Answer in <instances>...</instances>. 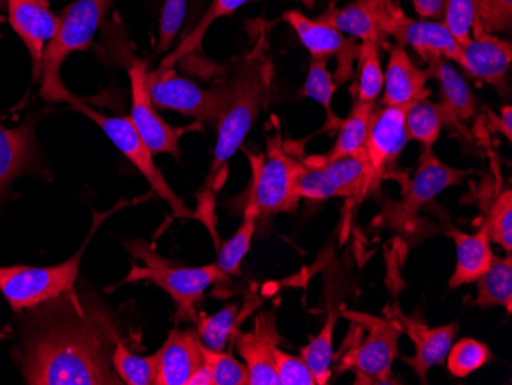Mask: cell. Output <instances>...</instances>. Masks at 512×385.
<instances>
[{
	"mask_svg": "<svg viewBox=\"0 0 512 385\" xmlns=\"http://www.w3.org/2000/svg\"><path fill=\"white\" fill-rule=\"evenodd\" d=\"M109 316L74 300L71 310L34 326L23 350V378L37 385L122 384L108 358L115 341Z\"/></svg>",
	"mask_w": 512,
	"mask_h": 385,
	"instance_id": "1",
	"label": "cell"
},
{
	"mask_svg": "<svg viewBox=\"0 0 512 385\" xmlns=\"http://www.w3.org/2000/svg\"><path fill=\"white\" fill-rule=\"evenodd\" d=\"M266 48V33L260 28L255 47L238 65L230 82L232 100L217 125V145L207 177V192L217 189L221 178L226 175L227 162L240 151L253 123L269 102L273 65L267 57Z\"/></svg>",
	"mask_w": 512,
	"mask_h": 385,
	"instance_id": "2",
	"label": "cell"
},
{
	"mask_svg": "<svg viewBox=\"0 0 512 385\" xmlns=\"http://www.w3.org/2000/svg\"><path fill=\"white\" fill-rule=\"evenodd\" d=\"M126 251L131 254L132 267L123 284L149 281L165 290L175 303V320L197 321V306L204 292L214 284L229 283V275L215 264L189 267L160 257L142 240L125 241Z\"/></svg>",
	"mask_w": 512,
	"mask_h": 385,
	"instance_id": "3",
	"label": "cell"
},
{
	"mask_svg": "<svg viewBox=\"0 0 512 385\" xmlns=\"http://www.w3.org/2000/svg\"><path fill=\"white\" fill-rule=\"evenodd\" d=\"M266 155H249L252 180L246 192V203H253L258 212V223L267 224L275 215L296 211L299 206L296 177L299 160L287 152L283 139L276 128L275 134L267 135Z\"/></svg>",
	"mask_w": 512,
	"mask_h": 385,
	"instance_id": "4",
	"label": "cell"
},
{
	"mask_svg": "<svg viewBox=\"0 0 512 385\" xmlns=\"http://www.w3.org/2000/svg\"><path fill=\"white\" fill-rule=\"evenodd\" d=\"M111 5L112 0H76L63 11L59 31L43 54L40 94L46 102L71 103L76 99L60 77L63 62L74 51L89 47Z\"/></svg>",
	"mask_w": 512,
	"mask_h": 385,
	"instance_id": "5",
	"label": "cell"
},
{
	"mask_svg": "<svg viewBox=\"0 0 512 385\" xmlns=\"http://www.w3.org/2000/svg\"><path fill=\"white\" fill-rule=\"evenodd\" d=\"M467 171L451 168L442 162L433 152L430 146H422L413 177L404 183L401 200L385 201L384 208L375 218L376 226L394 229V231L410 234L417 229L419 212L431 201L453 188L460 185Z\"/></svg>",
	"mask_w": 512,
	"mask_h": 385,
	"instance_id": "6",
	"label": "cell"
},
{
	"mask_svg": "<svg viewBox=\"0 0 512 385\" xmlns=\"http://www.w3.org/2000/svg\"><path fill=\"white\" fill-rule=\"evenodd\" d=\"M341 316L367 330V335L342 356L338 372L355 373L356 384H390L393 379L391 367L398 356L402 335L398 321L390 316L381 318L345 309H341Z\"/></svg>",
	"mask_w": 512,
	"mask_h": 385,
	"instance_id": "7",
	"label": "cell"
},
{
	"mask_svg": "<svg viewBox=\"0 0 512 385\" xmlns=\"http://www.w3.org/2000/svg\"><path fill=\"white\" fill-rule=\"evenodd\" d=\"M103 215H100L102 218ZM94 221L91 234L99 228L102 220ZM86 240V243H88ZM86 243L74 257L65 263L51 267L10 266L0 267V292L14 312L34 309L40 304L66 295L73 290L79 277L80 260Z\"/></svg>",
	"mask_w": 512,
	"mask_h": 385,
	"instance_id": "8",
	"label": "cell"
},
{
	"mask_svg": "<svg viewBox=\"0 0 512 385\" xmlns=\"http://www.w3.org/2000/svg\"><path fill=\"white\" fill-rule=\"evenodd\" d=\"M148 91L152 105L172 109L200 123L218 125L232 100V85L206 89L178 76L172 68L148 74Z\"/></svg>",
	"mask_w": 512,
	"mask_h": 385,
	"instance_id": "9",
	"label": "cell"
},
{
	"mask_svg": "<svg viewBox=\"0 0 512 385\" xmlns=\"http://www.w3.org/2000/svg\"><path fill=\"white\" fill-rule=\"evenodd\" d=\"M69 105L100 126L106 137L148 180L155 194L171 206L175 217L189 218L194 215L189 211L188 206L184 205L183 201L178 198V195L172 191L160 169L155 166L154 158H152L154 154L146 145L145 140L142 139V135L138 134L131 117L105 116V114L97 112L96 109L89 108L86 103H83L77 97Z\"/></svg>",
	"mask_w": 512,
	"mask_h": 385,
	"instance_id": "10",
	"label": "cell"
},
{
	"mask_svg": "<svg viewBox=\"0 0 512 385\" xmlns=\"http://www.w3.org/2000/svg\"><path fill=\"white\" fill-rule=\"evenodd\" d=\"M408 140L405 129V109L394 106H376L371 114L365 139L364 154L367 174L362 186L359 201L375 194L381 188L385 175L398 162Z\"/></svg>",
	"mask_w": 512,
	"mask_h": 385,
	"instance_id": "11",
	"label": "cell"
},
{
	"mask_svg": "<svg viewBox=\"0 0 512 385\" xmlns=\"http://www.w3.org/2000/svg\"><path fill=\"white\" fill-rule=\"evenodd\" d=\"M378 28L382 36H391L396 45L411 47L422 60L428 54H440L451 62H459L460 45L444 22L414 20L394 0H381Z\"/></svg>",
	"mask_w": 512,
	"mask_h": 385,
	"instance_id": "12",
	"label": "cell"
},
{
	"mask_svg": "<svg viewBox=\"0 0 512 385\" xmlns=\"http://www.w3.org/2000/svg\"><path fill=\"white\" fill-rule=\"evenodd\" d=\"M148 63L145 60H135L129 68V80H131V120L142 135L152 154H171L180 158L181 137L191 131H201V123L191 126L168 125L158 116L152 105L148 91Z\"/></svg>",
	"mask_w": 512,
	"mask_h": 385,
	"instance_id": "13",
	"label": "cell"
},
{
	"mask_svg": "<svg viewBox=\"0 0 512 385\" xmlns=\"http://www.w3.org/2000/svg\"><path fill=\"white\" fill-rule=\"evenodd\" d=\"M284 22L298 34L302 45L307 48L312 59L336 60V71L333 74L336 85H344L355 74V62L358 60L361 43L345 36L321 20L310 19L299 10H289L283 14Z\"/></svg>",
	"mask_w": 512,
	"mask_h": 385,
	"instance_id": "14",
	"label": "cell"
},
{
	"mask_svg": "<svg viewBox=\"0 0 512 385\" xmlns=\"http://www.w3.org/2000/svg\"><path fill=\"white\" fill-rule=\"evenodd\" d=\"M512 62V43L483 28L480 19L468 42L460 45L459 65L474 79L494 86L500 94L508 93L506 74Z\"/></svg>",
	"mask_w": 512,
	"mask_h": 385,
	"instance_id": "15",
	"label": "cell"
},
{
	"mask_svg": "<svg viewBox=\"0 0 512 385\" xmlns=\"http://www.w3.org/2000/svg\"><path fill=\"white\" fill-rule=\"evenodd\" d=\"M387 316L398 321L402 333H405L413 343L414 355L404 358V364L411 367L414 375L422 384H427L431 367L439 366L447 358L454 338L459 332V324L451 323L445 324V326L430 327L424 321L408 318L399 310L398 306H394V309H387Z\"/></svg>",
	"mask_w": 512,
	"mask_h": 385,
	"instance_id": "16",
	"label": "cell"
},
{
	"mask_svg": "<svg viewBox=\"0 0 512 385\" xmlns=\"http://www.w3.org/2000/svg\"><path fill=\"white\" fill-rule=\"evenodd\" d=\"M238 355L243 358L249 372V385H278L275 350L283 343L276 327L275 313L263 312L256 316L255 327L232 339Z\"/></svg>",
	"mask_w": 512,
	"mask_h": 385,
	"instance_id": "17",
	"label": "cell"
},
{
	"mask_svg": "<svg viewBox=\"0 0 512 385\" xmlns=\"http://www.w3.org/2000/svg\"><path fill=\"white\" fill-rule=\"evenodd\" d=\"M5 2H7L11 27L30 51L34 82H37L42 77L46 42H51L56 36L62 17L50 10L46 0H5Z\"/></svg>",
	"mask_w": 512,
	"mask_h": 385,
	"instance_id": "18",
	"label": "cell"
},
{
	"mask_svg": "<svg viewBox=\"0 0 512 385\" xmlns=\"http://www.w3.org/2000/svg\"><path fill=\"white\" fill-rule=\"evenodd\" d=\"M424 62L428 65L430 79L439 83L440 102L437 105L444 114L445 126H451L462 134H467L462 122L473 119L479 108V103L468 86L467 80L463 79L451 60L445 59L440 54H428Z\"/></svg>",
	"mask_w": 512,
	"mask_h": 385,
	"instance_id": "19",
	"label": "cell"
},
{
	"mask_svg": "<svg viewBox=\"0 0 512 385\" xmlns=\"http://www.w3.org/2000/svg\"><path fill=\"white\" fill-rule=\"evenodd\" d=\"M157 355V385H188L204 367V346L194 329L172 330Z\"/></svg>",
	"mask_w": 512,
	"mask_h": 385,
	"instance_id": "20",
	"label": "cell"
},
{
	"mask_svg": "<svg viewBox=\"0 0 512 385\" xmlns=\"http://www.w3.org/2000/svg\"><path fill=\"white\" fill-rule=\"evenodd\" d=\"M428 80V71L414 65L404 47L393 45L384 73L382 106L407 109L413 103L430 99Z\"/></svg>",
	"mask_w": 512,
	"mask_h": 385,
	"instance_id": "21",
	"label": "cell"
},
{
	"mask_svg": "<svg viewBox=\"0 0 512 385\" xmlns=\"http://www.w3.org/2000/svg\"><path fill=\"white\" fill-rule=\"evenodd\" d=\"M448 235L456 244V267L448 281L450 289L476 283L493 261L494 252L485 228L480 226L476 234H467L456 228L448 229Z\"/></svg>",
	"mask_w": 512,
	"mask_h": 385,
	"instance_id": "22",
	"label": "cell"
},
{
	"mask_svg": "<svg viewBox=\"0 0 512 385\" xmlns=\"http://www.w3.org/2000/svg\"><path fill=\"white\" fill-rule=\"evenodd\" d=\"M381 0H355L342 8L330 5L318 20L341 33L361 42H376L382 45L384 36L378 28V8Z\"/></svg>",
	"mask_w": 512,
	"mask_h": 385,
	"instance_id": "23",
	"label": "cell"
},
{
	"mask_svg": "<svg viewBox=\"0 0 512 385\" xmlns=\"http://www.w3.org/2000/svg\"><path fill=\"white\" fill-rule=\"evenodd\" d=\"M34 148L33 126L10 129L0 123V195L14 178L28 171L34 160Z\"/></svg>",
	"mask_w": 512,
	"mask_h": 385,
	"instance_id": "24",
	"label": "cell"
},
{
	"mask_svg": "<svg viewBox=\"0 0 512 385\" xmlns=\"http://www.w3.org/2000/svg\"><path fill=\"white\" fill-rule=\"evenodd\" d=\"M339 315H341V309L335 300L329 298V312H327L324 326L319 330L318 336L310 341L309 346L301 349V358L312 370L318 385L329 384L332 379V364L335 358L333 336H335Z\"/></svg>",
	"mask_w": 512,
	"mask_h": 385,
	"instance_id": "25",
	"label": "cell"
},
{
	"mask_svg": "<svg viewBox=\"0 0 512 385\" xmlns=\"http://www.w3.org/2000/svg\"><path fill=\"white\" fill-rule=\"evenodd\" d=\"M477 300L480 309L490 307H505L506 312H512V258L496 257L485 274L476 281Z\"/></svg>",
	"mask_w": 512,
	"mask_h": 385,
	"instance_id": "26",
	"label": "cell"
},
{
	"mask_svg": "<svg viewBox=\"0 0 512 385\" xmlns=\"http://www.w3.org/2000/svg\"><path fill=\"white\" fill-rule=\"evenodd\" d=\"M321 157L325 171L329 174L330 180L338 192V197L348 198V200H352V205L356 206L362 186H364L365 174H367L364 149L355 154L333 158V160L325 158L324 155Z\"/></svg>",
	"mask_w": 512,
	"mask_h": 385,
	"instance_id": "27",
	"label": "cell"
},
{
	"mask_svg": "<svg viewBox=\"0 0 512 385\" xmlns=\"http://www.w3.org/2000/svg\"><path fill=\"white\" fill-rule=\"evenodd\" d=\"M241 320H243V310L240 304H229L214 315L198 316L195 330L206 349L223 352L229 339H234L237 335Z\"/></svg>",
	"mask_w": 512,
	"mask_h": 385,
	"instance_id": "28",
	"label": "cell"
},
{
	"mask_svg": "<svg viewBox=\"0 0 512 385\" xmlns=\"http://www.w3.org/2000/svg\"><path fill=\"white\" fill-rule=\"evenodd\" d=\"M375 108L376 103L355 102L352 112L348 114L347 119L342 120L341 126H339L338 139H336L335 145L332 146L329 154L324 155V157L333 160V158L355 154V152L364 149L371 114H373Z\"/></svg>",
	"mask_w": 512,
	"mask_h": 385,
	"instance_id": "29",
	"label": "cell"
},
{
	"mask_svg": "<svg viewBox=\"0 0 512 385\" xmlns=\"http://www.w3.org/2000/svg\"><path fill=\"white\" fill-rule=\"evenodd\" d=\"M256 226H258V212L255 205L247 201L244 203L243 223L234 237L221 246L218 254L217 266L229 277L241 275V263L249 252Z\"/></svg>",
	"mask_w": 512,
	"mask_h": 385,
	"instance_id": "30",
	"label": "cell"
},
{
	"mask_svg": "<svg viewBox=\"0 0 512 385\" xmlns=\"http://www.w3.org/2000/svg\"><path fill=\"white\" fill-rule=\"evenodd\" d=\"M444 126L445 119L440 106L428 99L413 103L405 109V129H407L408 140L433 148Z\"/></svg>",
	"mask_w": 512,
	"mask_h": 385,
	"instance_id": "31",
	"label": "cell"
},
{
	"mask_svg": "<svg viewBox=\"0 0 512 385\" xmlns=\"http://www.w3.org/2000/svg\"><path fill=\"white\" fill-rule=\"evenodd\" d=\"M358 93L356 102L376 103L384 88V70L381 63V45L361 42L358 54Z\"/></svg>",
	"mask_w": 512,
	"mask_h": 385,
	"instance_id": "32",
	"label": "cell"
},
{
	"mask_svg": "<svg viewBox=\"0 0 512 385\" xmlns=\"http://www.w3.org/2000/svg\"><path fill=\"white\" fill-rule=\"evenodd\" d=\"M336 89H338V85H336L335 79H333V74L327 68V60L312 59L306 82H304V86L301 89V96L315 100L325 109L327 129L339 128L342 123V120L333 111L332 106Z\"/></svg>",
	"mask_w": 512,
	"mask_h": 385,
	"instance_id": "33",
	"label": "cell"
},
{
	"mask_svg": "<svg viewBox=\"0 0 512 385\" xmlns=\"http://www.w3.org/2000/svg\"><path fill=\"white\" fill-rule=\"evenodd\" d=\"M111 362L112 369L125 384L152 385L157 382V353L151 356H138L117 341L111 355Z\"/></svg>",
	"mask_w": 512,
	"mask_h": 385,
	"instance_id": "34",
	"label": "cell"
},
{
	"mask_svg": "<svg viewBox=\"0 0 512 385\" xmlns=\"http://www.w3.org/2000/svg\"><path fill=\"white\" fill-rule=\"evenodd\" d=\"M247 2H249V0H214L209 10L201 17L197 27H195L194 30L189 33V36L178 45L177 50L172 51V53L161 62L158 70H169L175 63L180 62L184 56H188L192 51L198 50L201 42H203L204 34H206L209 27L214 24L215 20L220 19V17L230 16V14L235 13L238 8L243 7Z\"/></svg>",
	"mask_w": 512,
	"mask_h": 385,
	"instance_id": "35",
	"label": "cell"
},
{
	"mask_svg": "<svg viewBox=\"0 0 512 385\" xmlns=\"http://www.w3.org/2000/svg\"><path fill=\"white\" fill-rule=\"evenodd\" d=\"M488 238L502 247L506 255L512 252V191L505 189L494 197L482 224Z\"/></svg>",
	"mask_w": 512,
	"mask_h": 385,
	"instance_id": "36",
	"label": "cell"
},
{
	"mask_svg": "<svg viewBox=\"0 0 512 385\" xmlns=\"http://www.w3.org/2000/svg\"><path fill=\"white\" fill-rule=\"evenodd\" d=\"M296 191L301 200L307 198L312 201H324L338 197V192L325 171L321 155H313L299 163Z\"/></svg>",
	"mask_w": 512,
	"mask_h": 385,
	"instance_id": "37",
	"label": "cell"
},
{
	"mask_svg": "<svg viewBox=\"0 0 512 385\" xmlns=\"http://www.w3.org/2000/svg\"><path fill=\"white\" fill-rule=\"evenodd\" d=\"M447 366L451 375L456 378H467L493 361V352L482 341L473 338H463L453 343L447 355Z\"/></svg>",
	"mask_w": 512,
	"mask_h": 385,
	"instance_id": "38",
	"label": "cell"
},
{
	"mask_svg": "<svg viewBox=\"0 0 512 385\" xmlns=\"http://www.w3.org/2000/svg\"><path fill=\"white\" fill-rule=\"evenodd\" d=\"M204 364L211 373L212 385H249L246 364L234 356L204 347Z\"/></svg>",
	"mask_w": 512,
	"mask_h": 385,
	"instance_id": "39",
	"label": "cell"
},
{
	"mask_svg": "<svg viewBox=\"0 0 512 385\" xmlns=\"http://www.w3.org/2000/svg\"><path fill=\"white\" fill-rule=\"evenodd\" d=\"M477 20L479 0H445L444 24L459 45L471 39Z\"/></svg>",
	"mask_w": 512,
	"mask_h": 385,
	"instance_id": "40",
	"label": "cell"
},
{
	"mask_svg": "<svg viewBox=\"0 0 512 385\" xmlns=\"http://www.w3.org/2000/svg\"><path fill=\"white\" fill-rule=\"evenodd\" d=\"M275 367L281 385H318L301 355H290L278 347L275 350Z\"/></svg>",
	"mask_w": 512,
	"mask_h": 385,
	"instance_id": "41",
	"label": "cell"
},
{
	"mask_svg": "<svg viewBox=\"0 0 512 385\" xmlns=\"http://www.w3.org/2000/svg\"><path fill=\"white\" fill-rule=\"evenodd\" d=\"M186 7H188V0H165V5L161 10L158 53H165L171 48L172 42H174L181 25H183Z\"/></svg>",
	"mask_w": 512,
	"mask_h": 385,
	"instance_id": "42",
	"label": "cell"
},
{
	"mask_svg": "<svg viewBox=\"0 0 512 385\" xmlns=\"http://www.w3.org/2000/svg\"><path fill=\"white\" fill-rule=\"evenodd\" d=\"M479 19L490 33H509L512 27V0H479Z\"/></svg>",
	"mask_w": 512,
	"mask_h": 385,
	"instance_id": "43",
	"label": "cell"
},
{
	"mask_svg": "<svg viewBox=\"0 0 512 385\" xmlns=\"http://www.w3.org/2000/svg\"><path fill=\"white\" fill-rule=\"evenodd\" d=\"M488 119H490V129L499 132L503 137H506L508 142L512 140V108L511 106H503L500 108L499 116H496L493 111H488Z\"/></svg>",
	"mask_w": 512,
	"mask_h": 385,
	"instance_id": "44",
	"label": "cell"
},
{
	"mask_svg": "<svg viewBox=\"0 0 512 385\" xmlns=\"http://www.w3.org/2000/svg\"><path fill=\"white\" fill-rule=\"evenodd\" d=\"M414 11L422 19H437L444 16L445 0H411Z\"/></svg>",
	"mask_w": 512,
	"mask_h": 385,
	"instance_id": "45",
	"label": "cell"
},
{
	"mask_svg": "<svg viewBox=\"0 0 512 385\" xmlns=\"http://www.w3.org/2000/svg\"><path fill=\"white\" fill-rule=\"evenodd\" d=\"M302 2H304V4L309 5L310 8L313 7V0H302Z\"/></svg>",
	"mask_w": 512,
	"mask_h": 385,
	"instance_id": "46",
	"label": "cell"
},
{
	"mask_svg": "<svg viewBox=\"0 0 512 385\" xmlns=\"http://www.w3.org/2000/svg\"><path fill=\"white\" fill-rule=\"evenodd\" d=\"M5 336H7V333L2 332V330H0V339H4Z\"/></svg>",
	"mask_w": 512,
	"mask_h": 385,
	"instance_id": "47",
	"label": "cell"
}]
</instances>
